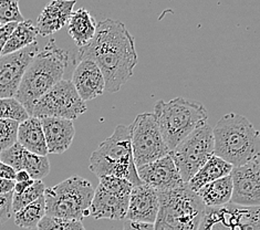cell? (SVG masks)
<instances>
[{
    "instance_id": "obj_1",
    "label": "cell",
    "mask_w": 260,
    "mask_h": 230,
    "mask_svg": "<svg viewBox=\"0 0 260 230\" xmlns=\"http://www.w3.org/2000/svg\"><path fill=\"white\" fill-rule=\"evenodd\" d=\"M79 60H92L100 68L105 91L119 92L132 78L138 64L133 36L125 24L113 19L98 22L96 32L88 45L79 48Z\"/></svg>"
},
{
    "instance_id": "obj_2",
    "label": "cell",
    "mask_w": 260,
    "mask_h": 230,
    "mask_svg": "<svg viewBox=\"0 0 260 230\" xmlns=\"http://www.w3.org/2000/svg\"><path fill=\"white\" fill-rule=\"evenodd\" d=\"M69 60V53L55 45L54 39L49 40L45 49L36 54L23 74L15 96L30 116L36 102L53 85L63 80Z\"/></svg>"
},
{
    "instance_id": "obj_3",
    "label": "cell",
    "mask_w": 260,
    "mask_h": 230,
    "mask_svg": "<svg viewBox=\"0 0 260 230\" xmlns=\"http://www.w3.org/2000/svg\"><path fill=\"white\" fill-rule=\"evenodd\" d=\"M215 155L234 167L260 156V133L245 116L229 113L213 128Z\"/></svg>"
},
{
    "instance_id": "obj_4",
    "label": "cell",
    "mask_w": 260,
    "mask_h": 230,
    "mask_svg": "<svg viewBox=\"0 0 260 230\" xmlns=\"http://www.w3.org/2000/svg\"><path fill=\"white\" fill-rule=\"evenodd\" d=\"M90 171L101 178L113 176L141 185L134 163L129 126L117 125L113 134L104 140L90 157Z\"/></svg>"
},
{
    "instance_id": "obj_5",
    "label": "cell",
    "mask_w": 260,
    "mask_h": 230,
    "mask_svg": "<svg viewBox=\"0 0 260 230\" xmlns=\"http://www.w3.org/2000/svg\"><path fill=\"white\" fill-rule=\"evenodd\" d=\"M153 114L170 152L195 129L205 125L208 119V112L202 103L184 97H175L169 102L159 100Z\"/></svg>"
},
{
    "instance_id": "obj_6",
    "label": "cell",
    "mask_w": 260,
    "mask_h": 230,
    "mask_svg": "<svg viewBox=\"0 0 260 230\" xmlns=\"http://www.w3.org/2000/svg\"><path fill=\"white\" fill-rule=\"evenodd\" d=\"M205 205L187 184L159 194V210L154 230H198Z\"/></svg>"
},
{
    "instance_id": "obj_7",
    "label": "cell",
    "mask_w": 260,
    "mask_h": 230,
    "mask_svg": "<svg viewBox=\"0 0 260 230\" xmlns=\"http://www.w3.org/2000/svg\"><path fill=\"white\" fill-rule=\"evenodd\" d=\"M94 190L88 179L78 175L46 188V216L82 221L90 216Z\"/></svg>"
},
{
    "instance_id": "obj_8",
    "label": "cell",
    "mask_w": 260,
    "mask_h": 230,
    "mask_svg": "<svg viewBox=\"0 0 260 230\" xmlns=\"http://www.w3.org/2000/svg\"><path fill=\"white\" fill-rule=\"evenodd\" d=\"M185 184L215 155L213 128L206 123L184 139L170 152Z\"/></svg>"
},
{
    "instance_id": "obj_9",
    "label": "cell",
    "mask_w": 260,
    "mask_h": 230,
    "mask_svg": "<svg viewBox=\"0 0 260 230\" xmlns=\"http://www.w3.org/2000/svg\"><path fill=\"white\" fill-rule=\"evenodd\" d=\"M133 185L126 179L105 176L100 178L90 207L94 219H125Z\"/></svg>"
},
{
    "instance_id": "obj_10",
    "label": "cell",
    "mask_w": 260,
    "mask_h": 230,
    "mask_svg": "<svg viewBox=\"0 0 260 230\" xmlns=\"http://www.w3.org/2000/svg\"><path fill=\"white\" fill-rule=\"evenodd\" d=\"M132 153L136 169L170 154L153 113H142L129 125Z\"/></svg>"
},
{
    "instance_id": "obj_11",
    "label": "cell",
    "mask_w": 260,
    "mask_h": 230,
    "mask_svg": "<svg viewBox=\"0 0 260 230\" xmlns=\"http://www.w3.org/2000/svg\"><path fill=\"white\" fill-rule=\"evenodd\" d=\"M86 110L85 102L79 96L71 80H61L36 102L31 116L73 121L85 113Z\"/></svg>"
},
{
    "instance_id": "obj_12",
    "label": "cell",
    "mask_w": 260,
    "mask_h": 230,
    "mask_svg": "<svg viewBox=\"0 0 260 230\" xmlns=\"http://www.w3.org/2000/svg\"><path fill=\"white\" fill-rule=\"evenodd\" d=\"M198 230H260V207H205Z\"/></svg>"
},
{
    "instance_id": "obj_13",
    "label": "cell",
    "mask_w": 260,
    "mask_h": 230,
    "mask_svg": "<svg viewBox=\"0 0 260 230\" xmlns=\"http://www.w3.org/2000/svg\"><path fill=\"white\" fill-rule=\"evenodd\" d=\"M38 52L39 46L35 42L20 51L0 57V98L16 96L24 72Z\"/></svg>"
},
{
    "instance_id": "obj_14",
    "label": "cell",
    "mask_w": 260,
    "mask_h": 230,
    "mask_svg": "<svg viewBox=\"0 0 260 230\" xmlns=\"http://www.w3.org/2000/svg\"><path fill=\"white\" fill-rule=\"evenodd\" d=\"M232 204L246 207H260V156L250 163L234 167Z\"/></svg>"
},
{
    "instance_id": "obj_15",
    "label": "cell",
    "mask_w": 260,
    "mask_h": 230,
    "mask_svg": "<svg viewBox=\"0 0 260 230\" xmlns=\"http://www.w3.org/2000/svg\"><path fill=\"white\" fill-rule=\"evenodd\" d=\"M136 170L142 184L150 186L159 194L174 190L185 185L170 154L152 163L138 167Z\"/></svg>"
},
{
    "instance_id": "obj_16",
    "label": "cell",
    "mask_w": 260,
    "mask_h": 230,
    "mask_svg": "<svg viewBox=\"0 0 260 230\" xmlns=\"http://www.w3.org/2000/svg\"><path fill=\"white\" fill-rule=\"evenodd\" d=\"M71 82L84 102L94 100L105 91V80L95 62L81 60L73 71Z\"/></svg>"
},
{
    "instance_id": "obj_17",
    "label": "cell",
    "mask_w": 260,
    "mask_h": 230,
    "mask_svg": "<svg viewBox=\"0 0 260 230\" xmlns=\"http://www.w3.org/2000/svg\"><path fill=\"white\" fill-rule=\"evenodd\" d=\"M159 210V192L150 186H133L125 219L154 223Z\"/></svg>"
},
{
    "instance_id": "obj_18",
    "label": "cell",
    "mask_w": 260,
    "mask_h": 230,
    "mask_svg": "<svg viewBox=\"0 0 260 230\" xmlns=\"http://www.w3.org/2000/svg\"><path fill=\"white\" fill-rule=\"evenodd\" d=\"M77 0H52L37 19V30L41 37H48L66 27L70 20Z\"/></svg>"
},
{
    "instance_id": "obj_19",
    "label": "cell",
    "mask_w": 260,
    "mask_h": 230,
    "mask_svg": "<svg viewBox=\"0 0 260 230\" xmlns=\"http://www.w3.org/2000/svg\"><path fill=\"white\" fill-rule=\"evenodd\" d=\"M49 154H62L72 144L76 128L73 121L59 117L40 119Z\"/></svg>"
},
{
    "instance_id": "obj_20",
    "label": "cell",
    "mask_w": 260,
    "mask_h": 230,
    "mask_svg": "<svg viewBox=\"0 0 260 230\" xmlns=\"http://www.w3.org/2000/svg\"><path fill=\"white\" fill-rule=\"evenodd\" d=\"M18 143L30 153L41 156H47L49 154L42 124L38 117L29 116L26 121L19 124Z\"/></svg>"
},
{
    "instance_id": "obj_21",
    "label": "cell",
    "mask_w": 260,
    "mask_h": 230,
    "mask_svg": "<svg viewBox=\"0 0 260 230\" xmlns=\"http://www.w3.org/2000/svg\"><path fill=\"white\" fill-rule=\"evenodd\" d=\"M98 22L85 8H80L73 11L68 22V34L76 42V45L81 48L93 39L96 32Z\"/></svg>"
},
{
    "instance_id": "obj_22",
    "label": "cell",
    "mask_w": 260,
    "mask_h": 230,
    "mask_svg": "<svg viewBox=\"0 0 260 230\" xmlns=\"http://www.w3.org/2000/svg\"><path fill=\"white\" fill-rule=\"evenodd\" d=\"M233 165L227 163L222 158L216 156V155H213L207 163L187 183L188 188L196 192L203 186L213 183L215 180L220 179L222 177L229 176L233 172Z\"/></svg>"
},
{
    "instance_id": "obj_23",
    "label": "cell",
    "mask_w": 260,
    "mask_h": 230,
    "mask_svg": "<svg viewBox=\"0 0 260 230\" xmlns=\"http://www.w3.org/2000/svg\"><path fill=\"white\" fill-rule=\"evenodd\" d=\"M233 188V178L229 175L203 186L196 194L205 207H220L231 203Z\"/></svg>"
},
{
    "instance_id": "obj_24",
    "label": "cell",
    "mask_w": 260,
    "mask_h": 230,
    "mask_svg": "<svg viewBox=\"0 0 260 230\" xmlns=\"http://www.w3.org/2000/svg\"><path fill=\"white\" fill-rule=\"evenodd\" d=\"M38 30L36 24L31 20H24L17 24L15 30L12 31L9 40L6 43L4 48L3 55H7L17 51H20L22 49L29 47L32 43L37 42L38 37Z\"/></svg>"
},
{
    "instance_id": "obj_25",
    "label": "cell",
    "mask_w": 260,
    "mask_h": 230,
    "mask_svg": "<svg viewBox=\"0 0 260 230\" xmlns=\"http://www.w3.org/2000/svg\"><path fill=\"white\" fill-rule=\"evenodd\" d=\"M46 216L45 195L15 213V223L23 229H36Z\"/></svg>"
},
{
    "instance_id": "obj_26",
    "label": "cell",
    "mask_w": 260,
    "mask_h": 230,
    "mask_svg": "<svg viewBox=\"0 0 260 230\" xmlns=\"http://www.w3.org/2000/svg\"><path fill=\"white\" fill-rule=\"evenodd\" d=\"M22 170L26 171L34 180H42L50 173V161L48 156H41L26 150L21 163Z\"/></svg>"
},
{
    "instance_id": "obj_27",
    "label": "cell",
    "mask_w": 260,
    "mask_h": 230,
    "mask_svg": "<svg viewBox=\"0 0 260 230\" xmlns=\"http://www.w3.org/2000/svg\"><path fill=\"white\" fill-rule=\"evenodd\" d=\"M27 110L16 97L0 98V120L23 122L29 117Z\"/></svg>"
},
{
    "instance_id": "obj_28",
    "label": "cell",
    "mask_w": 260,
    "mask_h": 230,
    "mask_svg": "<svg viewBox=\"0 0 260 230\" xmlns=\"http://www.w3.org/2000/svg\"><path fill=\"white\" fill-rule=\"evenodd\" d=\"M45 191L46 186L42 183V180H35L34 184L21 195H12V210H14V213H17L23 207L28 206L29 204L39 200L40 197L45 195Z\"/></svg>"
},
{
    "instance_id": "obj_29",
    "label": "cell",
    "mask_w": 260,
    "mask_h": 230,
    "mask_svg": "<svg viewBox=\"0 0 260 230\" xmlns=\"http://www.w3.org/2000/svg\"><path fill=\"white\" fill-rule=\"evenodd\" d=\"M37 230H86L82 221L68 220L45 216L39 222Z\"/></svg>"
},
{
    "instance_id": "obj_30",
    "label": "cell",
    "mask_w": 260,
    "mask_h": 230,
    "mask_svg": "<svg viewBox=\"0 0 260 230\" xmlns=\"http://www.w3.org/2000/svg\"><path fill=\"white\" fill-rule=\"evenodd\" d=\"M19 122L12 120H0V153L8 150L18 142Z\"/></svg>"
},
{
    "instance_id": "obj_31",
    "label": "cell",
    "mask_w": 260,
    "mask_h": 230,
    "mask_svg": "<svg viewBox=\"0 0 260 230\" xmlns=\"http://www.w3.org/2000/svg\"><path fill=\"white\" fill-rule=\"evenodd\" d=\"M22 21L24 18L19 8V0H0V23Z\"/></svg>"
},
{
    "instance_id": "obj_32",
    "label": "cell",
    "mask_w": 260,
    "mask_h": 230,
    "mask_svg": "<svg viewBox=\"0 0 260 230\" xmlns=\"http://www.w3.org/2000/svg\"><path fill=\"white\" fill-rule=\"evenodd\" d=\"M24 151H26V148H23L19 143L17 142L15 145L9 147L8 150L0 153V160H2L4 164L10 166L15 172L21 171V163Z\"/></svg>"
},
{
    "instance_id": "obj_33",
    "label": "cell",
    "mask_w": 260,
    "mask_h": 230,
    "mask_svg": "<svg viewBox=\"0 0 260 230\" xmlns=\"http://www.w3.org/2000/svg\"><path fill=\"white\" fill-rule=\"evenodd\" d=\"M12 195H14V192L0 195V226L7 222L11 218L12 214H14V210H12Z\"/></svg>"
},
{
    "instance_id": "obj_34",
    "label": "cell",
    "mask_w": 260,
    "mask_h": 230,
    "mask_svg": "<svg viewBox=\"0 0 260 230\" xmlns=\"http://www.w3.org/2000/svg\"><path fill=\"white\" fill-rule=\"evenodd\" d=\"M18 23L19 22H10V23L3 24V26L0 27V57L3 55V51L6 43H7V41L9 40V37L11 36L12 31L15 30Z\"/></svg>"
},
{
    "instance_id": "obj_35",
    "label": "cell",
    "mask_w": 260,
    "mask_h": 230,
    "mask_svg": "<svg viewBox=\"0 0 260 230\" xmlns=\"http://www.w3.org/2000/svg\"><path fill=\"white\" fill-rule=\"evenodd\" d=\"M122 230H154V223L125 219Z\"/></svg>"
},
{
    "instance_id": "obj_36",
    "label": "cell",
    "mask_w": 260,
    "mask_h": 230,
    "mask_svg": "<svg viewBox=\"0 0 260 230\" xmlns=\"http://www.w3.org/2000/svg\"><path fill=\"white\" fill-rule=\"evenodd\" d=\"M15 184H16L15 180L7 179V178H0V195L14 192Z\"/></svg>"
},
{
    "instance_id": "obj_37",
    "label": "cell",
    "mask_w": 260,
    "mask_h": 230,
    "mask_svg": "<svg viewBox=\"0 0 260 230\" xmlns=\"http://www.w3.org/2000/svg\"><path fill=\"white\" fill-rule=\"evenodd\" d=\"M0 178H7L11 180H15L16 178V172L10 166L4 164L2 160H0Z\"/></svg>"
},
{
    "instance_id": "obj_38",
    "label": "cell",
    "mask_w": 260,
    "mask_h": 230,
    "mask_svg": "<svg viewBox=\"0 0 260 230\" xmlns=\"http://www.w3.org/2000/svg\"><path fill=\"white\" fill-rule=\"evenodd\" d=\"M35 180L30 179L28 182H16L15 184V188H14V194L15 195H21L22 192L26 191L30 186L34 184Z\"/></svg>"
},
{
    "instance_id": "obj_39",
    "label": "cell",
    "mask_w": 260,
    "mask_h": 230,
    "mask_svg": "<svg viewBox=\"0 0 260 230\" xmlns=\"http://www.w3.org/2000/svg\"><path fill=\"white\" fill-rule=\"evenodd\" d=\"M32 179L31 177H30L29 174L26 172V171H18L16 172V178L15 180L16 182H28V180Z\"/></svg>"
},
{
    "instance_id": "obj_40",
    "label": "cell",
    "mask_w": 260,
    "mask_h": 230,
    "mask_svg": "<svg viewBox=\"0 0 260 230\" xmlns=\"http://www.w3.org/2000/svg\"><path fill=\"white\" fill-rule=\"evenodd\" d=\"M3 26V23H0V27H2Z\"/></svg>"
}]
</instances>
